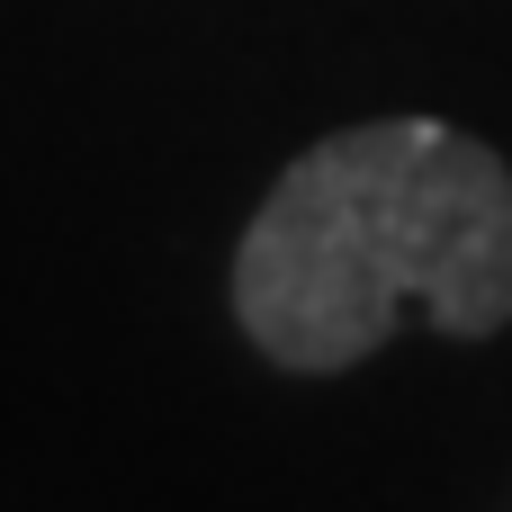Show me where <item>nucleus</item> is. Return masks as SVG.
Masks as SVG:
<instances>
[{
	"label": "nucleus",
	"mask_w": 512,
	"mask_h": 512,
	"mask_svg": "<svg viewBox=\"0 0 512 512\" xmlns=\"http://www.w3.org/2000/svg\"><path fill=\"white\" fill-rule=\"evenodd\" d=\"M423 315L512 324V162L450 117H369L306 144L234 243V324L297 378L360 369Z\"/></svg>",
	"instance_id": "obj_1"
}]
</instances>
